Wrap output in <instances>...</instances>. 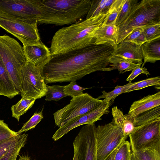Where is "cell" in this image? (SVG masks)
<instances>
[{
    "label": "cell",
    "instance_id": "6da1fadb",
    "mask_svg": "<svg viewBox=\"0 0 160 160\" xmlns=\"http://www.w3.org/2000/svg\"><path fill=\"white\" fill-rule=\"evenodd\" d=\"M115 47L110 44L92 43L83 48L52 55L41 68L46 84L71 82L98 71H111L109 60Z\"/></svg>",
    "mask_w": 160,
    "mask_h": 160
},
{
    "label": "cell",
    "instance_id": "7a4b0ae2",
    "mask_svg": "<svg viewBox=\"0 0 160 160\" xmlns=\"http://www.w3.org/2000/svg\"><path fill=\"white\" fill-rule=\"evenodd\" d=\"M106 14H102L58 30L51 40V55L65 53L94 43L91 33L101 25Z\"/></svg>",
    "mask_w": 160,
    "mask_h": 160
},
{
    "label": "cell",
    "instance_id": "3957f363",
    "mask_svg": "<svg viewBox=\"0 0 160 160\" xmlns=\"http://www.w3.org/2000/svg\"><path fill=\"white\" fill-rule=\"evenodd\" d=\"M43 13L38 24L63 26L73 23L87 14L90 0H42Z\"/></svg>",
    "mask_w": 160,
    "mask_h": 160
},
{
    "label": "cell",
    "instance_id": "277c9868",
    "mask_svg": "<svg viewBox=\"0 0 160 160\" xmlns=\"http://www.w3.org/2000/svg\"><path fill=\"white\" fill-rule=\"evenodd\" d=\"M160 24V0H138L127 18L118 27L117 44L135 28Z\"/></svg>",
    "mask_w": 160,
    "mask_h": 160
},
{
    "label": "cell",
    "instance_id": "5b68a950",
    "mask_svg": "<svg viewBox=\"0 0 160 160\" xmlns=\"http://www.w3.org/2000/svg\"><path fill=\"white\" fill-rule=\"evenodd\" d=\"M0 57L20 94L21 70L26 62L23 47L15 39L6 34L0 36Z\"/></svg>",
    "mask_w": 160,
    "mask_h": 160
},
{
    "label": "cell",
    "instance_id": "8992f818",
    "mask_svg": "<svg viewBox=\"0 0 160 160\" xmlns=\"http://www.w3.org/2000/svg\"><path fill=\"white\" fill-rule=\"evenodd\" d=\"M42 7V0H0V17L38 23Z\"/></svg>",
    "mask_w": 160,
    "mask_h": 160
},
{
    "label": "cell",
    "instance_id": "52a82bcc",
    "mask_svg": "<svg viewBox=\"0 0 160 160\" xmlns=\"http://www.w3.org/2000/svg\"><path fill=\"white\" fill-rule=\"evenodd\" d=\"M106 102L94 98L87 93L72 98L69 104L53 114L55 124L59 128L82 116L88 114Z\"/></svg>",
    "mask_w": 160,
    "mask_h": 160
},
{
    "label": "cell",
    "instance_id": "ba28073f",
    "mask_svg": "<svg viewBox=\"0 0 160 160\" xmlns=\"http://www.w3.org/2000/svg\"><path fill=\"white\" fill-rule=\"evenodd\" d=\"M127 138L121 128L112 121L95 128L96 160H104Z\"/></svg>",
    "mask_w": 160,
    "mask_h": 160
},
{
    "label": "cell",
    "instance_id": "9c48e42d",
    "mask_svg": "<svg viewBox=\"0 0 160 160\" xmlns=\"http://www.w3.org/2000/svg\"><path fill=\"white\" fill-rule=\"evenodd\" d=\"M22 98L39 99L45 96L46 84L41 75V67L26 62L21 72Z\"/></svg>",
    "mask_w": 160,
    "mask_h": 160
},
{
    "label": "cell",
    "instance_id": "30bf717a",
    "mask_svg": "<svg viewBox=\"0 0 160 160\" xmlns=\"http://www.w3.org/2000/svg\"><path fill=\"white\" fill-rule=\"evenodd\" d=\"M38 22H34L0 17V27L17 38L23 46L40 43Z\"/></svg>",
    "mask_w": 160,
    "mask_h": 160
},
{
    "label": "cell",
    "instance_id": "8fae6325",
    "mask_svg": "<svg viewBox=\"0 0 160 160\" xmlns=\"http://www.w3.org/2000/svg\"><path fill=\"white\" fill-rule=\"evenodd\" d=\"M95 123L85 124L75 138L73 145L78 160H96Z\"/></svg>",
    "mask_w": 160,
    "mask_h": 160
},
{
    "label": "cell",
    "instance_id": "7c38bea8",
    "mask_svg": "<svg viewBox=\"0 0 160 160\" xmlns=\"http://www.w3.org/2000/svg\"><path fill=\"white\" fill-rule=\"evenodd\" d=\"M160 118L135 127L128 135L132 151L142 147L149 142L160 138Z\"/></svg>",
    "mask_w": 160,
    "mask_h": 160
},
{
    "label": "cell",
    "instance_id": "4fadbf2b",
    "mask_svg": "<svg viewBox=\"0 0 160 160\" xmlns=\"http://www.w3.org/2000/svg\"><path fill=\"white\" fill-rule=\"evenodd\" d=\"M113 102L112 101L109 103L106 102L89 113L78 117L60 127L53 135L52 139L54 141H57L70 131L78 126L92 124L100 120L101 117L103 115L109 112V108Z\"/></svg>",
    "mask_w": 160,
    "mask_h": 160
},
{
    "label": "cell",
    "instance_id": "5bb4252c",
    "mask_svg": "<svg viewBox=\"0 0 160 160\" xmlns=\"http://www.w3.org/2000/svg\"><path fill=\"white\" fill-rule=\"evenodd\" d=\"M23 47L26 61L41 68L52 56L49 48L42 41L37 44Z\"/></svg>",
    "mask_w": 160,
    "mask_h": 160
},
{
    "label": "cell",
    "instance_id": "9a60e30c",
    "mask_svg": "<svg viewBox=\"0 0 160 160\" xmlns=\"http://www.w3.org/2000/svg\"><path fill=\"white\" fill-rule=\"evenodd\" d=\"M114 55L123 57L133 63L142 64L143 59L141 45L122 41L115 48Z\"/></svg>",
    "mask_w": 160,
    "mask_h": 160
},
{
    "label": "cell",
    "instance_id": "2e32d148",
    "mask_svg": "<svg viewBox=\"0 0 160 160\" xmlns=\"http://www.w3.org/2000/svg\"><path fill=\"white\" fill-rule=\"evenodd\" d=\"M118 27L115 25L102 24L94 30L90 37L94 40V44H108L115 48L117 45Z\"/></svg>",
    "mask_w": 160,
    "mask_h": 160
},
{
    "label": "cell",
    "instance_id": "e0dca14e",
    "mask_svg": "<svg viewBox=\"0 0 160 160\" xmlns=\"http://www.w3.org/2000/svg\"><path fill=\"white\" fill-rule=\"evenodd\" d=\"M160 106V92L149 95L134 101L131 105L126 116L131 120L141 113Z\"/></svg>",
    "mask_w": 160,
    "mask_h": 160
},
{
    "label": "cell",
    "instance_id": "ac0fdd59",
    "mask_svg": "<svg viewBox=\"0 0 160 160\" xmlns=\"http://www.w3.org/2000/svg\"><path fill=\"white\" fill-rule=\"evenodd\" d=\"M132 152L131 160H160V138Z\"/></svg>",
    "mask_w": 160,
    "mask_h": 160
},
{
    "label": "cell",
    "instance_id": "d6986e66",
    "mask_svg": "<svg viewBox=\"0 0 160 160\" xmlns=\"http://www.w3.org/2000/svg\"><path fill=\"white\" fill-rule=\"evenodd\" d=\"M20 94L0 57V95L12 99Z\"/></svg>",
    "mask_w": 160,
    "mask_h": 160
},
{
    "label": "cell",
    "instance_id": "ffe728a7",
    "mask_svg": "<svg viewBox=\"0 0 160 160\" xmlns=\"http://www.w3.org/2000/svg\"><path fill=\"white\" fill-rule=\"evenodd\" d=\"M141 47L144 59L142 68L146 62L155 63L160 60V38L146 42Z\"/></svg>",
    "mask_w": 160,
    "mask_h": 160
},
{
    "label": "cell",
    "instance_id": "44dd1931",
    "mask_svg": "<svg viewBox=\"0 0 160 160\" xmlns=\"http://www.w3.org/2000/svg\"><path fill=\"white\" fill-rule=\"evenodd\" d=\"M111 112L114 124L121 128L123 136L127 138L135 127L132 121L117 106L112 108Z\"/></svg>",
    "mask_w": 160,
    "mask_h": 160
},
{
    "label": "cell",
    "instance_id": "7402d4cb",
    "mask_svg": "<svg viewBox=\"0 0 160 160\" xmlns=\"http://www.w3.org/2000/svg\"><path fill=\"white\" fill-rule=\"evenodd\" d=\"M28 137L27 134H21L0 142V158L13 150L21 147H24Z\"/></svg>",
    "mask_w": 160,
    "mask_h": 160
},
{
    "label": "cell",
    "instance_id": "603a6c76",
    "mask_svg": "<svg viewBox=\"0 0 160 160\" xmlns=\"http://www.w3.org/2000/svg\"><path fill=\"white\" fill-rule=\"evenodd\" d=\"M115 0H91V6L87 14L86 19L102 14H106Z\"/></svg>",
    "mask_w": 160,
    "mask_h": 160
},
{
    "label": "cell",
    "instance_id": "cb8c5ba5",
    "mask_svg": "<svg viewBox=\"0 0 160 160\" xmlns=\"http://www.w3.org/2000/svg\"><path fill=\"white\" fill-rule=\"evenodd\" d=\"M109 62L111 71L117 69L120 74L132 71L140 64L132 62L121 56L113 54L110 58Z\"/></svg>",
    "mask_w": 160,
    "mask_h": 160
},
{
    "label": "cell",
    "instance_id": "d4e9b609",
    "mask_svg": "<svg viewBox=\"0 0 160 160\" xmlns=\"http://www.w3.org/2000/svg\"><path fill=\"white\" fill-rule=\"evenodd\" d=\"M160 118V106L144 112L131 119L135 127Z\"/></svg>",
    "mask_w": 160,
    "mask_h": 160
},
{
    "label": "cell",
    "instance_id": "484cf974",
    "mask_svg": "<svg viewBox=\"0 0 160 160\" xmlns=\"http://www.w3.org/2000/svg\"><path fill=\"white\" fill-rule=\"evenodd\" d=\"M34 98H22L11 108L12 117L19 121L20 117L24 114L33 105L35 100Z\"/></svg>",
    "mask_w": 160,
    "mask_h": 160
},
{
    "label": "cell",
    "instance_id": "4316f807",
    "mask_svg": "<svg viewBox=\"0 0 160 160\" xmlns=\"http://www.w3.org/2000/svg\"><path fill=\"white\" fill-rule=\"evenodd\" d=\"M138 1V0H123L116 20V26L118 27L127 18Z\"/></svg>",
    "mask_w": 160,
    "mask_h": 160
},
{
    "label": "cell",
    "instance_id": "83f0119b",
    "mask_svg": "<svg viewBox=\"0 0 160 160\" xmlns=\"http://www.w3.org/2000/svg\"><path fill=\"white\" fill-rule=\"evenodd\" d=\"M123 2V0H115L106 14L102 24L115 25L117 17Z\"/></svg>",
    "mask_w": 160,
    "mask_h": 160
},
{
    "label": "cell",
    "instance_id": "f1b7e54d",
    "mask_svg": "<svg viewBox=\"0 0 160 160\" xmlns=\"http://www.w3.org/2000/svg\"><path fill=\"white\" fill-rule=\"evenodd\" d=\"M46 93L45 100L46 101H58L67 96L64 92V86L52 85L49 86L46 84Z\"/></svg>",
    "mask_w": 160,
    "mask_h": 160
},
{
    "label": "cell",
    "instance_id": "f546056e",
    "mask_svg": "<svg viewBox=\"0 0 160 160\" xmlns=\"http://www.w3.org/2000/svg\"><path fill=\"white\" fill-rule=\"evenodd\" d=\"M133 82H129L128 84L123 86H117L112 91L106 92L104 91L102 92V94L97 98L99 99L101 98L106 99L108 103L111 101L113 102L116 97L124 93H126V91L130 87Z\"/></svg>",
    "mask_w": 160,
    "mask_h": 160
},
{
    "label": "cell",
    "instance_id": "4dcf8cb0",
    "mask_svg": "<svg viewBox=\"0 0 160 160\" xmlns=\"http://www.w3.org/2000/svg\"><path fill=\"white\" fill-rule=\"evenodd\" d=\"M155 86H160V78L159 76L147 78L142 81L133 82L126 91V92L140 90L147 87Z\"/></svg>",
    "mask_w": 160,
    "mask_h": 160
},
{
    "label": "cell",
    "instance_id": "1f68e13d",
    "mask_svg": "<svg viewBox=\"0 0 160 160\" xmlns=\"http://www.w3.org/2000/svg\"><path fill=\"white\" fill-rule=\"evenodd\" d=\"M132 153L130 143L128 141L126 140L119 146L114 160H131Z\"/></svg>",
    "mask_w": 160,
    "mask_h": 160
},
{
    "label": "cell",
    "instance_id": "d6a6232c",
    "mask_svg": "<svg viewBox=\"0 0 160 160\" xmlns=\"http://www.w3.org/2000/svg\"><path fill=\"white\" fill-rule=\"evenodd\" d=\"M42 110L40 112H35L30 119L23 125L18 132L19 134L34 128L37 124L43 118Z\"/></svg>",
    "mask_w": 160,
    "mask_h": 160
},
{
    "label": "cell",
    "instance_id": "836d02e7",
    "mask_svg": "<svg viewBox=\"0 0 160 160\" xmlns=\"http://www.w3.org/2000/svg\"><path fill=\"white\" fill-rule=\"evenodd\" d=\"M91 88H83L78 85L76 81H72L66 86L64 88V92L67 96L73 98L81 95L83 93L84 90Z\"/></svg>",
    "mask_w": 160,
    "mask_h": 160
},
{
    "label": "cell",
    "instance_id": "e575fe53",
    "mask_svg": "<svg viewBox=\"0 0 160 160\" xmlns=\"http://www.w3.org/2000/svg\"><path fill=\"white\" fill-rule=\"evenodd\" d=\"M19 135L17 132L11 130L3 120H0V142Z\"/></svg>",
    "mask_w": 160,
    "mask_h": 160
},
{
    "label": "cell",
    "instance_id": "d590c367",
    "mask_svg": "<svg viewBox=\"0 0 160 160\" xmlns=\"http://www.w3.org/2000/svg\"><path fill=\"white\" fill-rule=\"evenodd\" d=\"M146 42L160 38V24L146 27L144 29Z\"/></svg>",
    "mask_w": 160,
    "mask_h": 160
},
{
    "label": "cell",
    "instance_id": "8d00e7d4",
    "mask_svg": "<svg viewBox=\"0 0 160 160\" xmlns=\"http://www.w3.org/2000/svg\"><path fill=\"white\" fill-rule=\"evenodd\" d=\"M141 66V64L139 65L132 71L131 73L126 79L127 81L129 82H131L133 80L141 74H145L147 76L150 74L146 68L145 67L142 68Z\"/></svg>",
    "mask_w": 160,
    "mask_h": 160
},
{
    "label": "cell",
    "instance_id": "74e56055",
    "mask_svg": "<svg viewBox=\"0 0 160 160\" xmlns=\"http://www.w3.org/2000/svg\"><path fill=\"white\" fill-rule=\"evenodd\" d=\"M145 27H139L135 28L123 41L131 42L134 43L143 32Z\"/></svg>",
    "mask_w": 160,
    "mask_h": 160
},
{
    "label": "cell",
    "instance_id": "f35d334b",
    "mask_svg": "<svg viewBox=\"0 0 160 160\" xmlns=\"http://www.w3.org/2000/svg\"><path fill=\"white\" fill-rule=\"evenodd\" d=\"M23 148L20 147L11 151L0 158V160H16L21 149Z\"/></svg>",
    "mask_w": 160,
    "mask_h": 160
},
{
    "label": "cell",
    "instance_id": "ab89813d",
    "mask_svg": "<svg viewBox=\"0 0 160 160\" xmlns=\"http://www.w3.org/2000/svg\"><path fill=\"white\" fill-rule=\"evenodd\" d=\"M120 145L117 147L104 160H114L116 153Z\"/></svg>",
    "mask_w": 160,
    "mask_h": 160
},
{
    "label": "cell",
    "instance_id": "60d3db41",
    "mask_svg": "<svg viewBox=\"0 0 160 160\" xmlns=\"http://www.w3.org/2000/svg\"><path fill=\"white\" fill-rule=\"evenodd\" d=\"M16 160H32L31 159L30 157L28 155L22 154L21 155H19V157L18 159Z\"/></svg>",
    "mask_w": 160,
    "mask_h": 160
},
{
    "label": "cell",
    "instance_id": "b9f144b4",
    "mask_svg": "<svg viewBox=\"0 0 160 160\" xmlns=\"http://www.w3.org/2000/svg\"><path fill=\"white\" fill-rule=\"evenodd\" d=\"M72 160H78L77 155L76 153L74 152Z\"/></svg>",
    "mask_w": 160,
    "mask_h": 160
}]
</instances>
